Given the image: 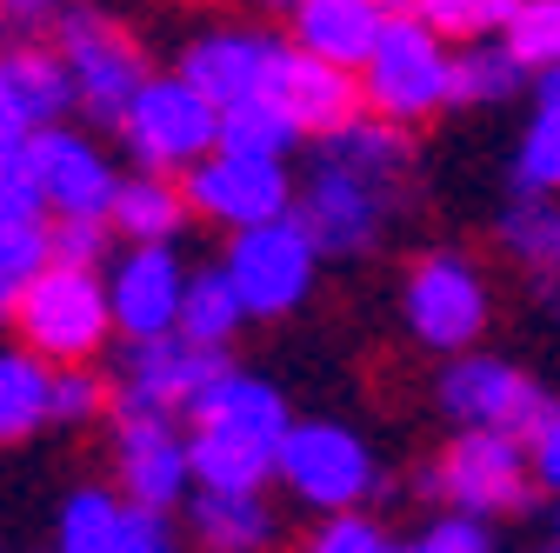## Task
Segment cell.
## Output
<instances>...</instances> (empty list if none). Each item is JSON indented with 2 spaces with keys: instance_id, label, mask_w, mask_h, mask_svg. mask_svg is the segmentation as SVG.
Here are the masks:
<instances>
[{
  "instance_id": "cell-1",
  "label": "cell",
  "mask_w": 560,
  "mask_h": 553,
  "mask_svg": "<svg viewBox=\"0 0 560 553\" xmlns=\"http://www.w3.org/2000/svg\"><path fill=\"white\" fill-rule=\"evenodd\" d=\"M14 327H21V348H34L40 361L67 367V361H94L107 348L114 327V301H107V281L94 267H74V260H47L34 273V287L21 294L14 307Z\"/></svg>"
},
{
  "instance_id": "cell-2",
  "label": "cell",
  "mask_w": 560,
  "mask_h": 553,
  "mask_svg": "<svg viewBox=\"0 0 560 553\" xmlns=\"http://www.w3.org/2000/svg\"><path fill=\"white\" fill-rule=\"evenodd\" d=\"M361 94L374 114L413 127V120H428L454 101V54H447V34H434L428 21H420L413 8L387 14L368 67H361Z\"/></svg>"
},
{
  "instance_id": "cell-3",
  "label": "cell",
  "mask_w": 560,
  "mask_h": 553,
  "mask_svg": "<svg viewBox=\"0 0 560 553\" xmlns=\"http://www.w3.org/2000/svg\"><path fill=\"white\" fill-rule=\"evenodd\" d=\"M120 148L133 167L180 174L221 148V101L200 94L187 74H148V87L120 114Z\"/></svg>"
},
{
  "instance_id": "cell-4",
  "label": "cell",
  "mask_w": 560,
  "mask_h": 553,
  "mask_svg": "<svg viewBox=\"0 0 560 553\" xmlns=\"http://www.w3.org/2000/svg\"><path fill=\"white\" fill-rule=\"evenodd\" d=\"M273 473H280V487H288L301 507H314V514L361 507L374 494V480H381L368 440L354 427H340V421H294L288 440H280Z\"/></svg>"
},
{
  "instance_id": "cell-5",
  "label": "cell",
  "mask_w": 560,
  "mask_h": 553,
  "mask_svg": "<svg viewBox=\"0 0 560 553\" xmlns=\"http://www.w3.org/2000/svg\"><path fill=\"white\" fill-rule=\"evenodd\" d=\"M234 273V287L247 301V314L273 320V314H294L314 287V267H320V240L307 234L301 214H280L260 227H234V247L221 260Z\"/></svg>"
},
{
  "instance_id": "cell-6",
  "label": "cell",
  "mask_w": 560,
  "mask_h": 553,
  "mask_svg": "<svg viewBox=\"0 0 560 553\" xmlns=\"http://www.w3.org/2000/svg\"><path fill=\"white\" fill-rule=\"evenodd\" d=\"M434 393H441V413L454 427H501V434H521L527 447L553 421V400L540 393L534 374H521L514 361H494V354H474V348L447 361Z\"/></svg>"
},
{
  "instance_id": "cell-7",
  "label": "cell",
  "mask_w": 560,
  "mask_h": 553,
  "mask_svg": "<svg viewBox=\"0 0 560 553\" xmlns=\"http://www.w3.org/2000/svg\"><path fill=\"white\" fill-rule=\"evenodd\" d=\"M54 47H60V60H67V74H74V101H81V114L120 127L127 101L148 87V54H140V40H133L127 27H114L107 14L74 8V14H60Z\"/></svg>"
},
{
  "instance_id": "cell-8",
  "label": "cell",
  "mask_w": 560,
  "mask_h": 553,
  "mask_svg": "<svg viewBox=\"0 0 560 553\" xmlns=\"http://www.w3.org/2000/svg\"><path fill=\"white\" fill-rule=\"evenodd\" d=\"M428 494H447L460 514H521L534 507L527 487V440L501 434V427H460L454 447L441 454V467L428 473Z\"/></svg>"
},
{
  "instance_id": "cell-9",
  "label": "cell",
  "mask_w": 560,
  "mask_h": 553,
  "mask_svg": "<svg viewBox=\"0 0 560 553\" xmlns=\"http://www.w3.org/2000/svg\"><path fill=\"white\" fill-rule=\"evenodd\" d=\"M487 327V281L467 254H420L407 273V333L434 354H467Z\"/></svg>"
},
{
  "instance_id": "cell-10",
  "label": "cell",
  "mask_w": 560,
  "mask_h": 553,
  "mask_svg": "<svg viewBox=\"0 0 560 553\" xmlns=\"http://www.w3.org/2000/svg\"><path fill=\"white\" fill-rule=\"evenodd\" d=\"M187 200L200 221H221V227H260V221H280L294 214V180L280 161L267 154H234V148H214L207 161L187 167Z\"/></svg>"
},
{
  "instance_id": "cell-11",
  "label": "cell",
  "mask_w": 560,
  "mask_h": 553,
  "mask_svg": "<svg viewBox=\"0 0 560 553\" xmlns=\"http://www.w3.org/2000/svg\"><path fill=\"white\" fill-rule=\"evenodd\" d=\"M228 374V354L207 348V340L167 327V333H148V340H127L120 354V387H114V407H154V413H187V400Z\"/></svg>"
},
{
  "instance_id": "cell-12",
  "label": "cell",
  "mask_w": 560,
  "mask_h": 553,
  "mask_svg": "<svg viewBox=\"0 0 560 553\" xmlns=\"http://www.w3.org/2000/svg\"><path fill=\"white\" fill-rule=\"evenodd\" d=\"M120 427H114V473H120V494L127 501H148V507H174L194 494V447L174 427V413L154 407H114Z\"/></svg>"
},
{
  "instance_id": "cell-13",
  "label": "cell",
  "mask_w": 560,
  "mask_h": 553,
  "mask_svg": "<svg viewBox=\"0 0 560 553\" xmlns=\"http://www.w3.org/2000/svg\"><path fill=\"white\" fill-rule=\"evenodd\" d=\"M387 207H394V187L314 154V174H307V187L294 200V214L307 221L320 254H368L381 240V227H387Z\"/></svg>"
},
{
  "instance_id": "cell-14",
  "label": "cell",
  "mask_w": 560,
  "mask_h": 553,
  "mask_svg": "<svg viewBox=\"0 0 560 553\" xmlns=\"http://www.w3.org/2000/svg\"><path fill=\"white\" fill-rule=\"evenodd\" d=\"M187 281H194V273L180 267L174 240H133V247H127V254L107 267L114 327H120L127 340H148V333H167V327H180Z\"/></svg>"
},
{
  "instance_id": "cell-15",
  "label": "cell",
  "mask_w": 560,
  "mask_h": 553,
  "mask_svg": "<svg viewBox=\"0 0 560 553\" xmlns=\"http://www.w3.org/2000/svg\"><path fill=\"white\" fill-rule=\"evenodd\" d=\"M27 148H34V167H40V187H47V214H107L114 207L120 174L81 127H67V120L34 127Z\"/></svg>"
},
{
  "instance_id": "cell-16",
  "label": "cell",
  "mask_w": 560,
  "mask_h": 553,
  "mask_svg": "<svg viewBox=\"0 0 560 553\" xmlns=\"http://www.w3.org/2000/svg\"><path fill=\"white\" fill-rule=\"evenodd\" d=\"M267 94L288 107V114L301 120V133H314V141H320V133H334V127H347V120L368 107L354 67H334V60H320V54H307V47H294V40L280 47Z\"/></svg>"
},
{
  "instance_id": "cell-17",
  "label": "cell",
  "mask_w": 560,
  "mask_h": 553,
  "mask_svg": "<svg viewBox=\"0 0 560 553\" xmlns=\"http://www.w3.org/2000/svg\"><path fill=\"white\" fill-rule=\"evenodd\" d=\"M288 40H273L260 27H214V34H200L187 54H180V74L200 87V94H214L221 107L247 101V94H267L273 81V60Z\"/></svg>"
},
{
  "instance_id": "cell-18",
  "label": "cell",
  "mask_w": 560,
  "mask_h": 553,
  "mask_svg": "<svg viewBox=\"0 0 560 553\" xmlns=\"http://www.w3.org/2000/svg\"><path fill=\"white\" fill-rule=\"evenodd\" d=\"M187 533H194V546H207V553H273L280 520H273V507L260 501V487H254V494L194 487V494H187Z\"/></svg>"
},
{
  "instance_id": "cell-19",
  "label": "cell",
  "mask_w": 560,
  "mask_h": 553,
  "mask_svg": "<svg viewBox=\"0 0 560 553\" xmlns=\"http://www.w3.org/2000/svg\"><path fill=\"white\" fill-rule=\"evenodd\" d=\"M387 27V8H374V0H301L294 8V47L334 60V67H368L374 40Z\"/></svg>"
},
{
  "instance_id": "cell-20",
  "label": "cell",
  "mask_w": 560,
  "mask_h": 553,
  "mask_svg": "<svg viewBox=\"0 0 560 553\" xmlns=\"http://www.w3.org/2000/svg\"><path fill=\"white\" fill-rule=\"evenodd\" d=\"M0 87L21 107L27 127H54L67 120L81 101H74V74H67L60 47H40V40H21V47H0Z\"/></svg>"
},
{
  "instance_id": "cell-21",
  "label": "cell",
  "mask_w": 560,
  "mask_h": 553,
  "mask_svg": "<svg viewBox=\"0 0 560 553\" xmlns=\"http://www.w3.org/2000/svg\"><path fill=\"white\" fill-rule=\"evenodd\" d=\"M320 161H340V167H354V174H368V180H381V187H394V193H400L407 174H413L407 127L387 120V114H374V107H361L347 127L320 133Z\"/></svg>"
},
{
  "instance_id": "cell-22",
  "label": "cell",
  "mask_w": 560,
  "mask_h": 553,
  "mask_svg": "<svg viewBox=\"0 0 560 553\" xmlns=\"http://www.w3.org/2000/svg\"><path fill=\"white\" fill-rule=\"evenodd\" d=\"M187 447H194V487H228V494L267 487V473L280 460V440L241 434V427H187Z\"/></svg>"
},
{
  "instance_id": "cell-23",
  "label": "cell",
  "mask_w": 560,
  "mask_h": 553,
  "mask_svg": "<svg viewBox=\"0 0 560 553\" xmlns=\"http://www.w3.org/2000/svg\"><path fill=\"white\" fill-rule=\"evenodd\" d=\"M187 214H194L187 187H174V174H154V167L127 174L114 187V207H107L114 234H127V240H174L187 227Z\"/></svg>"
},
{
  "instance_id": "cell-24",
  "label": "cell",
  "mask_w": 560,
  "mask_h": 553,
  "mask_svg": "<svg viewBox=\"0 0 560 553\" xmlns=\"http://www.w3.org/2000/svg\"><path fill=\"white\" fill-rule=\"evenodd\" d=\"M54 421V361L34 348L0 354V440H27Z\"/></svg>"
},
{
  "instance_id": "cell-25",
  "label": "cell",
  "mask_w": 560,
  "mask_h": 553,
  "mask_svg": "<svg viewBox=\"0 0 560 553\" xmlns=\"http://www.w3.org/2000/svg\"><path fill=\"white\" fill-rule=\"evenodd\" d=\"M301 141V120L280 107L273 94H247L234 107H221V148L234 154H267V161H288V148Z\"/></svg>"
},
{
  "instance_id": "cell-26",
  "label": "cell",
  "mask_w": 560,
  "mask_h": 553,
  "mask_svg": "<svg viewBox=\"0 0 560 553\" xmlns=\"http://www.w3.org/2000/svg\"><path fill=\"white\" fill-rule=\"evenodd\" d=\"M120 520H127V501L107 487L67 494V507L54 520V553H120Z\"/></svg>"
},
{
  "instance_id": "cell-27",
  "label": "cell",
  "mask_w": 560,
  "mask_h": 553,
  "mask_svg": "<svg viewBox=\"0 0 560 553\" xmlns=\"http://www.w3.org/2000/svg\"><path fill=\"white\" fill-rule=\"evenodd\" d=\"M521 81H527V60H521L508 40H501V47L467 40V47L454 54V101H467V107H501V101L521 94Z\"/></svg>"
},
{
  "instance_id": "cell-28",
  "label": "cell",
  "mask_w": 560,
  "mask_h": 553,
  "mask_svg": "<svg viewBox=\"0 0 560 553\" xmlns=\"http://www.w3.org/2000/svg\"><path fill=\"white\" fill-rule=\"evenodd\" d=\"M241 320H247V301L234 287V273L228 267L194 273V281H187V307H180V333L207 340V348H228V340L241 333Z\"/></svg>"
},
{
  "instance_id": "cell-29",
  "label": "cell",
  "mask_w": 560,
  "mask_h": 553,
  "mask_svg": "<svg viewBox=\"0 0 560 553\" xmlns=\"http://www.w3.org/2000/svg\"><path fill=\"white\" fill-rule=\"evenodd\" d=\"M501 247L508 260H521L527 273H560V207L547 193H521V207H508L501 221Z\"/></svg>"
},
{
  "instance_id": "cell-30",
  "label": "cell",
  "mask_w": 560,
  "mask_h": 553,
  "mask_svg": "<svg viewBox=\"0 0 560 553\" xmlns=\"http://www.w3.org/2000/svg\"><path fill=\"white\" fill-rule=\"evenodd\" d=\"M54 260V234L40 221H0V314H14L34 273Z\"/></svg>"
},
{
  "instance_id": "cell-31",
  "label": "cell",
  "mask_w": 560,
  "mask_h": 553,
  "mask_svg": "<svg viewBox=\"0 0 560 553\" xmlns=\"http://www.w3.org/2000/svg\"><path fill=\"white\" fill-rule=\"evenodd\" d=\"M407 8L447 40H487V34H508L521 0H407Z\"/></svg>"
},
{
  "instance_id": "cell-32",
  "label": "cell",
  "mask_w": 560,
  "mask_h": 553,
  "mask_svg": "<svg viewBox=\"0 0 560 553\" xmlns=\"http://www.w3.org/2000/svg\"><path fill=\"white\" fill-rule=\"evenodd\" d=\"M514 187L521 193H560V107H540L527 141L514 154Z\"/></svg>"
},
{
  "instance_id": "cell-33",
  "label": "cell",
  "mask_w": 560,
  "mask_h": 553,
  "mask_svg": "<svg viewBox=\"0 0 560 553\" xmlns=\"http://www.w3.org/2000/svg\"><path fill=\"white\" fill-rule=\"evenodd\" d=\"M501 40L534 67V74H540V67H553L560 60V0H521Z\"/></svg>"
},
{
  "instance_id": "cell-34",
  "label": "cell",
  "mask_w": 560,
  "mask_h": 553,
  "mask_svg": "<svg viewBox=\"0 0 560 553\" xmlns=\"http://www.w3.org/2000/svg\"><path fill=\"white\" fill-rule=\"evenodd\" d=\"M47 214V187L34 167V148H0V221H40Z\"/></svg>"
},
{
  "instance_id": "cell-35",
  "label": "cell",
  "mask_w": 560,
  "mask_h": 553,
  "mask_svg": "<svg viewBox=\"0 0 560 553\" xmlns=\"http://www.w3.org/2000/svg\"><path fill=\"white\" fill-rule=\"evenodd\" d=\"M101 407H107V387L101 374H88V361L54 367V427H88L101 421Z\"/></svg>"
},
{
  "instance_id": "cell-36",
  "label": "cell",
  "mask_w": 560,
  "mask_h": 553,
  "mask_svg": "<svg viewBox=\"0 0 560 553\" xmlns=\"http://www.w3.org/2000/svg\"><path fill=\"white\" fill-rule=\"evenodd\" d=\"M54 260H74V267H101V254H107V234H114V221L107 214H54Z\"/></svg>"
},
{
  "instance_id": "cell-37",
  "label": "cell",
  "mask_w": 560,
  "mask_h": 553,
  "mask_svg": "<svg viewBox=\"0 0 560 553\" xmlns=\"http://www.w3.org/2000/svg\"><path fill=\"white\" fill-rule=\"evenodd\" d=\"M387 546V533L361 514V507H340V514H327L314 533H307V553H381Z\"/></svg>"
},
{
  "instance_id": "cell-38",
  "label": "cell",
  "mask_w": 560,
  "mask_h": 553,
  "mask_svg": "<svg viewBox=\"0 0 560 553\" xmlns=\"http://www.w3.org/2000/svg\"><path fill=\"white\" fill-rule=\"evenodd\" d=\"M120 553H174V527H167V507L127 501V520H120Z\"/></svg>"
},
{
  "instance_id": "cell-39",
  "label": "cell",
  "mask_w": 560,
  "mask_h": 553,
  "mask_svg": "<svg viewBox=\"0 0 560 553\" xmlns=\"http://www.w3.org/2000/svg\"><path fill=\"white\" fill-rule=\"evenodd\" d=\"M428 540H434V553H494L480 514H447L441 527H428Z\"/></svg>"
},
{
  "instance_id": "cell-40",
  "label": "cell",
  "mask_w": 560,
  "mask_h": 553,
  "mask_svg": "<svg viewBox=\"0 0 560 553\" xmlns=\"http://www.w3.org/2000/svg\"><path fill=\"white\" fill-rule=\"evenodd\" d=\"M81 0H0V21L8 27H47V21H60V14H74Z\"/></svg>"
},
{
  "instance_id": "cell-41",
  "label": "cell",
  "mask_w": 560,
  "mask_h": 553,
  "mask_svg": "<svg viewBox=\"0 0 560 553\" xmlns=\"http://www.w3.org/2000/svg\"><path fill=\"white\" fill-rule=\"evenodd\" d=\"M534 473L547 480V487H560V407H553V421H547L540 440H534Z\"/></svg>"
},
{
  "instance_id": "cell-42",
  "label": "cell",
  "mask_w": 560,
  "mask_h": 553,
  "mask_svg": "<svg viewBox=\"0 0 560 553\" xmlns=\"http://www.w3.org/2000/svg\"><path fill=\"white\" fill-rule=\"evenodd\" d=\"M27 133H34V127L21 120V107L8 101V87H0V148H21V141H27Z\"/></svg>"
},
{
  "instance_id": "cell-43",
  "label": "cell",
  "mask_w": 560,
  "mask_h": 553,
  "mask_svg": "<svg viewBox=\"0 0 560 553\" xmlns=\"http://www.w3.org/2000/svg\"><path fill=\"white\" fill-rule=\"evenodd\" d=\"M540 107H560V60L540 67Z\"/></svg>"
},
{
  "instance_id": "cell-44",
  "label": "cell",
  "mask_w": 560,
  "mask_h": 553,
  "mask_svg": "<svg viewBox=\"0 0 560 553\" xmlns=\"http://www.w3.org/2000/svg\"><path fill=\"white\" fill-rule=\"evenodd\" d=\"M381 553H434V540H428V533H420V540H387Z\"/></svg>"
},
{
  "instance_id": "cell-45",
  "label": "cell",
  "mask_w": 560,
  "mask_h": 553,
  "mask_svg": "<svg viewBox=\"0 0 560 553\" xmlns=\"http://www.w3.org/2000/svg\"><path fill=\"white\" fill-rule=\"evenodd\" d=\"M254 8H288V14H294V8H301V0H254Z\"/></svg>"
},
{
  "instance_id": "cell-46",
  "label": "cell",
  "mask_w": 560,
  "mask_h": 553,
  "mask_svg": "<svg viewBox=\"0 0 560 553\" xmlns=\"http://www.w3.org/2000/svg\"><path fill=\"white\" fill-rule=\"evenodd\" d=\"M374 8H407V0H374Z\"/></svg>"
},
{
  "instance_id": "cell-47",
  "label": "cell",
  "mask_w": 560,
  "mask_h": 553,
  "mask_svg": "<svg viewBox=\"0 0 560 553\" xmlns=\"http://www.w3.org/2000/svg\"><path fill=\"white\" fill-rule=\"evenodd\" d=\"M553 553H560V546H553Z\"/></svg>"
}]
</instances>
